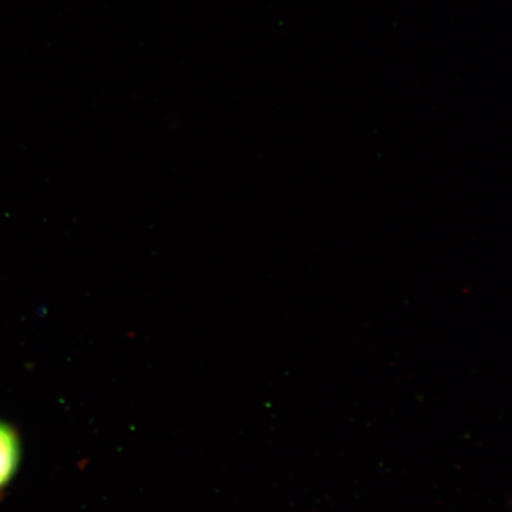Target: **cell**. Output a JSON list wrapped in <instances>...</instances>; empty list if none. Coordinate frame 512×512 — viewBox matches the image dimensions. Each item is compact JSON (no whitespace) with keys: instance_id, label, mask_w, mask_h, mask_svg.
I'll return each instance as SVG.
<instances>
[{"instance_id":"6da1fadb","label":"cell","mask_w":512,"mask_h":512,"mask_svg":"<svg viewBox=\"0 0 512 512\" xmlns=\"http://www.w3.org/2000/svg\"><path fill=\"white\" fill-rule=\"evenodd\" d=\"M21 457L22 446L17 431L0 421V494L15 478Z\"/></svg>"}]
</instances>
